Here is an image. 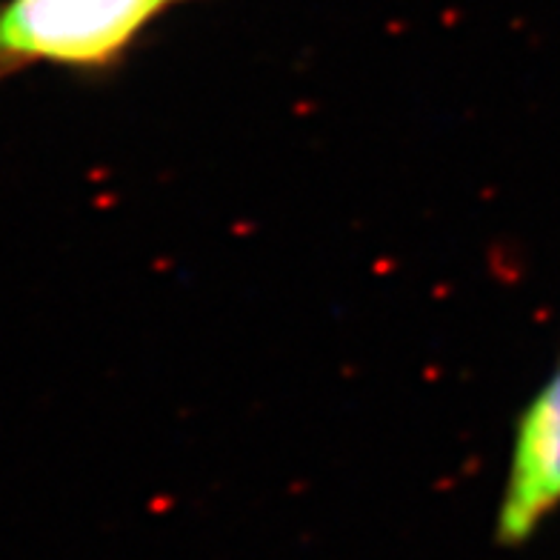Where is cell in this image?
Masks as SVG:
<instances>
[{
  "label": "cell",
  "mask_w": 560,
  "mask_h": 560,
  "mask_svg": "<svg viewBox=\"0 0 560 560\" xmlns=\"http://www.w3.org/2000/svg\"><path fill=\"white\" fill-rule=\"evenodd\" d=\"M195 0H0V83L32 69L106 81L163 18Z\"/></svg>",
  "instance_id": "cell-1"
},
{
  "label": "cell",
  "mask_w": 560,
  "mask_h": 560,
  "mask_svg": "<svg viewBox=\"0 0 560 560\" xmlns=\"http://www.w3.org/2000/svg\"><path fill=\"white\" fill-rule=\"evenodd\" d=\"M555 512H560V363L515 420L494 544L526 546Z\"/></svg>",
  "instance_id": "cell-2"
}]
</instances>
